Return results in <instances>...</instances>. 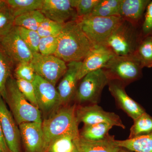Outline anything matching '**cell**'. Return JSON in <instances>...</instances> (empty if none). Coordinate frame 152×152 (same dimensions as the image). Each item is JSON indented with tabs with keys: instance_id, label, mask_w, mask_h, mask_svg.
Listing matches in <instances>:
<instances>
[{
	"instance_id": "4",
	"label": "cell",
	"mask_w": 152,
	"mask_h": 152,
	"mask_svg": "<svg viewBox=\"0 0 152 152\" xmlns=\"http://www.w3.org/2000/svg\"><path fill=\"white\" fill-rule=\"evenodd\" d=\"M137 26L123 20L106 41L104 45L116 56L134 55L141 39Z\"/></svg>"
},
{
	"instance_id": "8",
	"label": "cell",
	"mask_w": 152,
	"mask_h": 152,
	"mask_svg": "<svg viewBox=\"0 0 152 152\" xmlns=\"http://www.w3.org/2000/svg\"><path fill=\"white\" fill-rule=\"evenodd\" d=\"M31 62L37 75L54 86L67 69L66 63L54 55L35 53Z\"/></svg>"
},
{
	"instance_id": "17",
	"label": "cell",
	"mask_w": 152,
	"mask_h": 152,
	"mask_svg": "<svg viewBox=\"0 0 152 152\" xmlns=\"http://www.w3.org/2000/svg\"><path fill=\"white\" fill-rule=\"evenodd\" d=\"M82 63V61L71 62L67 64V69L57 89L61 106L67 105L75 97L78 81L77 74Z\"/></svg>"
},
{
	"instance_id": "34",
	"label": "cell",
	"mask_w": 152,
	"mask_h": 152,
	"mask_svg": "<svg viewBox=\"0 0 152 152\" xmlns=\"http://www.w3.org/2000/svg\"><path fill=\"white\" fill-rule=\"evenodd\" d=\"M16 81L19 89L25 98L31 104L38 108L34 87L33 83L20 79H16Z\"/></svg>"
},
{
	"instance_id": "37",
	"label": "cell",
	"mask_w": 152,
	"mask_h": 152,
	"mask_svg": "<svg viewBox=\"0 0 152 152\" xmlns=\"http://www.w3.org/2000/svg\"><path fill=\"white\" fill-rule=\"evenodd\" d=\"M0 142L2 145L4 149L6 150V151L9 152L10 151L8 148L7 146V144L4 138V136H3L2 132L1 129V125H0Z\"/></svg>"
},
{
	"instance_id": "15",
	"label": "cell",
	"mask_w": 152,
	"mask_h": 152,
	"mask_svg": "<svg viewBox=\"0 0 152 152\" xmlns=\"http://www.w3.org/2000/svg\"><path fill=\"white\" fill-rule=\"evenodd\" d=\"M114 56L105 46H94L82 61L77 74L78 80L89 73L104 69Z\"/></svg>"
},
{
	"instance_id": "2",
	"label": "cell",
	"mask_w": 152,
	"mask_h": 152,
	"mask_svg": "<svg viewBox=\"0 0 152 152\" xmlns=\"http://www.w3.org/2000/svg\"><path fill=\"white\" fill-rule=\"evenodd\" d=\"M76 104L66 105L58 109L57 111L42 123L46 152L53 140L64 136L80 137L79 123L76 116Z\"/></svg>"
},
{
	"instance_id": "40",
	"label": "cell",
	"mask_w": 152,
	"mask_h": 152,
	"mask_svg": "<svg viewBox=\"0 0 152 152\" xmlns=\"http://www.w3.org/2000/svg\"><path fill=\"white\" fill-rule=\"evenodd\" d=\"M3 0H0V3H1L2 2Z\"/></svg>"
},
{
	"instance_id": "5",
	"label": "cell",
	"mask_w": 152,
	"mask_h": 152,
	"mask_svg": "<svg viewBox=\"0 0 152 152\" xmlns=\"http://www.w3.org/2000/svg\"><path fill=\"white\" fill-rule=\"evenodd\" d=\"M123 19L120 17H102L88 15L77 21L94 46L104 45L106 41Z\"/></svg>"
},
{
	"instance_id": "19",
	"label": "cell",
	"mask_w": 152,
	"mask_h": 152,
	"mask_svg": "<svg viewBox=\"0 0 152 152\" xmlns=\"http://www.w3.org/2000/svg\"><path fill=\"white\" fill-rule=\"evenodd\" d=\"M114 136L109 135L103 140H90L80 137L76 139L75 145L79 152H119L121 148L115 143Z\"/></svg>"
},
{
	"instance_id": "1",
	"label": "cell",
	"mask_w": 152,
	"mask_h": 152,
	"mask_svg": "<svg viewBox=\"0 0 152 152\" xmlns=\"http://www.w3.org/2000/svg\"><path fill=\"white\" fill-rule=\"evenodd\" d=\"M94 47L77 21L63 26L58 36V45L54 56L66 63L83 61Z\"/></svg>"
},
{
	"instance_id": "14",
	"label": "cell",
	"mask_w": 152,
	"mask_h": 152,
	"mask_svg": "<svg viewBox=\"0 0 152 152\" xmlns=\"http://www.w3.org/2000/svg\"><path fill=\"white\" fill-rule=\"evenodd\" d=\"M107 85L109 91L118 107L133 121L145 113L142 107L127 94L125 89L126 86L122 83L116 80H110Z\"/></svg>"
},
{
	"instance_id": "10",
	"label": "cell",
	"mask_w": 152,
	"mask_h": 152,
	"mask_svg": "<svg viewBox=\"0 0 152 152\" xmlns=\"http://www.w3.org/2000/svg\"><path fill=\"white\" fill-rule=\"evenodd\" d=\"M0 48L14 64L30 62L32 59V53L22 39L15 26L0 39Z\"/></svg>"
},
{
	"instance_id": "21",
	"label": "cell",
	"mask_w": 152,
	"mask_h": 152,
	"mask_svg": "<svg viewBox=\"0 0 152 152\" xmlns=\"http://www.w3.org/2000/svg\"><path fill=\"white\" fill-rule=\"evenodd\" d=\"M45 18L41 10L30 11L15 18L14 24L15 26L37 31Z\"/></svg>"
},
{
	"instance_id": "38",
	"label": "cell",
	"mask_w": 152,
	"mask_h": 152,
	"mask_svg": "<svg viewBox=\"0 0 152 152\" xmlns=\"http://www.w3.org/2000/svg\"><path fill=\"white\" fill-rule=\"evenodd\" d=\"M0 152H7L4 148L1 142H0Z\"/></svg>"
},
{
	"instance_id": "18",
	"label": "cell",
	"mask_w": 152,
	"mask_h": 152,
	"mask_svg": "<svg viewBox=\"0 0 152 152\" xmlns=\"http://www.w3.org/2000/svg\"><path fill=\"white\" fill-rule=\"evenodd\" d=\"M150 0H122L119 16L137 26L146 11Z\"/></svg>"
},
{
	"instance_id": "35",
	"label": "cell",
	"mask_w": 152,
	"mask_h": 152,
	"mask_svg": "<svg viewBox=\"0 0 152 152\" xmlns=\"http://www.w3.org/2000/svg\"><path fill=\"white\" fill-rule=\"evenodd\" d=\"M58 45V36L41 38L39 46V53L45 56L54 55Z\"/></svg>"
},
{
	"instance_id": "22",
	"label": "cell",
	"mask_w": 152,
	"mask_h": 152,
	"mask_svg": "<svg viewBox=\"0 0 152 152\" xmlns=\"http://www.w3.org/2000/svg\"><path fill=\"white\" fill-rule=\"evenodd\" d=\"M113 126L106 124H95L93 125H84L80 137L90 140H99L106 138L109 135V132Z\"/></svg>"
},
{
	"instance_id": "6",
	"label": "cell",
	"mask_w": 152,
	"mask_h": 152,
	"mask_svg": "<svg viewBox=\"0 0 152 152\" xmlns=\"http://www.w3.org/2000/svg\"><path fill=\"white\" fill-rule=\"evenodd\" d=\"M134 55L115 56L103 69L109 80H116L125 86L141 77L143 69Z\"/></svg>"
},
{
	"instance_id": "30",
	"label": "cell",
	"mask_w": 152,
	"mask_h": 152,
	"mask_svg": "<svg viewBox=\"0 0 152 152\" xmlns=\"http://www.w3.org/2000/svg\"><path fill=\"white\" fill-rule=\"evenodd\" d=\"M17 27L22 39L32 53H39V44L41 37L37 32L20 27Z\"/></svg>"
},
{
	"instance_id": "3",
	"label": "cell",
	"mask_w": 152,
	"mask_h": 152,
	"mask_svg": "<svg viewBox=\"0 0 152 152\" xmlns=\"http://www.w3.org/2000/svg\"><path fill=\"white\" fill-rule=\"evenodd\" d=\"M7 97L5 101L18 125L23 123L42 124L41 111L31 104L19 89L16 79L11 77L6 84Z\"/></svg>"
},
{
	"instance_id": "32",
	"label": "cell",
	"mask_w": 152,
	"mask_h": 152,
	"mask_svg": "<svg viewBox=\"0 0 152 152\" xmlns=\"http://www.w3.org/2000/svg\"><path fill=\"white\" fill-rule=\"evenodd\" d=\"M36 75L31 61L19 63L15 70V79H22L33 83Z\"/></svg>"
},
{
	"instance_id": "16",
	"label": "cell",
	"mask_w": 152,
	"mask_h": 152,
	"mask_svg": "<svg viewBox=\"0 0 152 152\" xmlns=\"http://www.w3.org/2000/svg\"><path fill=\"white\" fill-rule=\"evenodd\" d=\"M19 128L24 152H46L42 124L23 123Z\"/></svg>"
},
{
	"instance_id": "39",
	"label": "cell",
	"mask_w": 152,
	"mask_h": 152,
	"mask_svg": "<svg viewBox=\"0 0 152 152\" xmlns=\"http://www.w3.org/2000/svg\"><path fill=\"white\" fill-rule=\"evenodd\" d=\"M119 152H131L130 151H128V150L126 149L123 148H121V149L120 150V151Z\"/></svg>"
},
{
	"instance_id": "24",
	"label": "cell",
	"mask_w": 152,
	"mask_h": 152,
	"mask_svg": "<svg viewBox=\"0 0 152 152\" xmlns=\"http://www.w3.org/2000/svg\"><path fill=\"white\" fill-rule=\"evenodd\" d=\"M134 55L143 68L152 67V36L142 38Z\"/></svg>"
},
{
	"instance_id": "33",
	"label": "cell",
	"mask_w": 152,
	"mask_h": 152,
	"mask_svg": "<svg viewBox=\"0 0 152 152\" xmlns=\"http://www.w3.org/2000/svg\"><path fill=\"white\" fill-rule=\"evenodd\" d=\"M99 1V0H72V4L79 18L90 15Z\"/></svg>"
},
{
	"instance_id": "11",
	"label": "cell",
	"mask_w": 152,
	"mask_h": 152,
	"mask_svg": "<svg viewBox=\"0 0 152 152\" xmlns=\"http://www.w3.org/2000/svg\"><path fill=\"white\" fill-rule=\"evenodd\" d=\"M0 125L9 151L22 152L21 138L20 129L5 101L0 94Z\"/></svg>"
},
{
	"instance_id": "42",
	"label": "cell",
	"mask_w": 152,
	"mask_h": 152,
	"mask_svg": "<svg viewBox=\"0 0 152 152\" xmlns=\"http://www.w3.org/2000/svg\"><path fill=\"white\" fill-rule=\"evenodd\" d=\"M9 152H12L10 151H9Z\"/></svg>"
},
{
	"instance_id": "9",
	"label": "cell",
	"mask_w": 152,
	"mask_h": 152,
	"mask_svg": "<svg viewBox=\"0 0 152 152\" xmlns=\"http://www.w3.org/2000/svg\"><path fill=\"white\" fill-rule=\"evenodd\" d=\"M76 116L78 122L84 125L106 123L113 126L120 127L123 129L126 126L121 118L114 113L106 112L97 104L86 106H77Z\"/></svg>"
},
{
	"instance_id": "23",
	"label": "cell",
	"mask_w": 152,
	"mask_h": 152,
	"mask_svg": "<svg viewBox=\"0 0 152 152\" xmlns=\"http://www.w3.org/2000/svg\"><path fill=\"white\" fill-rule=\"evenodd\" d=\"M15 18L30 11L41 10L44 0H5Z\"/></svg>"
},
{
	"instance_id": "20",
	"label": "cell",
	"mask_w": 152,
	"mask_h": 152,
	"mask_svg": "<svg viewBox=\"0 0 152 152\" xmlns=\"http://www.w3.org/2000/svg\"><path fill=\"white\" fill-rule=\"evenodd\" d=\"M117 145L132 152H152V132L124 140H115Z\"/></svg>"
},
{
	"instance_id": "36",
	"label": "cell",
	"mask_w": 152,
	"mask_h": 152,
	"mask_svg": "<svg viewBox=\"0 0 152 152\" xmlns=\"http://www.w3.org/2000/svg\"><path fill=\"white\" fill-rule=\"evenodd\" d=\"M140 33L142 38L152 35V1L147 6Z\"/></svg>"
},
{
	"instance_id": "7",
	"label": "cell",
	"mask_w": 152,
	"mask_h": 152,
	"mask_svg": "<svg viewBox=\"0 0 152 152\" xmlns=\"http://www.w3.org/2000/svg\"><path fill=\"white\" fill-rule=\"evenodd\" d=\"M81 80L75 96L76 100L80 104H97L104 88L110 80L104 71L100 69L91 72Z\"/></svg>"
},
{
	"instance_id": "29",
	"label": "cell",
	"mask_w": 152,
	"mask_h": 152,
	"mask_svg": "<svg viewBox=\"0 0 152 152\" xmlns=\"http://www.w3.org/2000/svg\"><path fill=\"white\" fill-rule=\"evenodd\" d=\"M79 138L71 136L59 137L50 144L46 152H75L77 150L75 140Z\"/></svg>"
},
{
	"instance_id": "43",
	"label": "cell",
	"mask_w": 152,
	"mask_h": 152,
	"mask_svg": "<svg viewBox=\"0 0 152 152\" xmlns=\"http://www.w3.org/2000/svg\"></svg>"
},
{
	"instance_id": "12",
	"label": "cell",
	"mask_w": 152,
	"mask_h": 152,
	"mask_svg": "<svg viewBox=\"0 0 152 152\" xmlns=\"http://www.w3.org/2000/svg\"><path fill=\"white\" fill-rule=\"evenodd\" d=\"M33 84L40 110L48 114L59 108V96L55 86L37 75Z\"/></svg>"
},
{
	"instance_id": "13",
	"label": "cell",
	"mask_w": 152,
	"mask_h": 152,
	"mask_svg": "<svg viewBox=\"0 0 152 152\" xmlns=\"http://www.w3.org/2000/svg\"><path fill=\"white\" fill-rule=\"evenodd\" d=\"M41 11L47 18L62 24L78 19L72 0H44Z\"/></svg>"
},
{
	"instance_id": "28",
	"label": "cell",
	"mask_w": 152,
	"mask_h": 152,
	"mask_svg": "<svg viewBox=\"0 0 152 152\" xmlns=\"http://www.w3.org/2000/svg\"><path fill=\"white\" fill-rule=\"evenodd\" d=\"M15 17L5 0L0 3V39L15 27Z\"/></svg>"
},
{
	"instance_id": "26",
	"label": "cell",
	"mask_w": 152,
	"mask_h": 152,
	"mask_svg": "<svg viewBox=\"0 0 152 152\" xmlns=\"http://www.w3.org/2000/svg\"><path fill=\"white\" fill-rule=\"evenodd\" d=\"M13 64L0 48V94L4 100L7 97L6 84L11 77Z\"/></svg>"
},
{
	"instance_id": "41",
	"label": "cell",
	"mask_w": 152,
	"mask_h": 152,
	"mask_svg": "<svg viewBox=\"0 0 152 152\" xmlns=\"http://www.w3.org/2000/svg\"><path fill=\"white\" fill-rule=\"evenodd\" d=\"M75 152H79L78 151H77V150H76V151H75Z\"/></svg>"
},
{
	"instance_id": "27",
	"label": "cell",
	"mask_w": 152,
	"mask_h": 152,
	"mask_svg": "<svg viewBox=\"0 0 152 152\" xmlns=\"http://www.w3.org/2000/svg\"><path fill=\"white\" fill-rule=\"evenodd\" d=\"M129 139L145 135L152 132V117L146 112L134 121Z\"/></svg>"
},
{
	"instance_id": "31",
	"label": "cell",
	"mask_w": 152,
	"mask_h": 152,
	"mask_svg": "<svg viewBox=\"0 0 152 152\" xmlns=\"http://www.w3.org/2000/svg\"><path fill=\"white\" fill-rule=\"evenodd\" d=\"M64 25L45 18L40 25L37 32L41 38L58 36Z\"/></svg>"
},
{
	"instance_id": "25",
	"label": "cell",
	"mask_w": 152,
	"mask_h": 152,
	"mask_svg": "<svg viewBox=\"0 0 152 152\" xmlns=\"http://www.w3.org/2000/svg\"><path fill=\"white\" fill-rule=\"evenodd\" d=\"M122 0H99L90 15L102 17H120Z\"/></svg>"
}]
</instances>
